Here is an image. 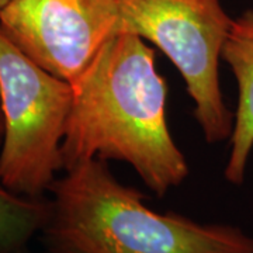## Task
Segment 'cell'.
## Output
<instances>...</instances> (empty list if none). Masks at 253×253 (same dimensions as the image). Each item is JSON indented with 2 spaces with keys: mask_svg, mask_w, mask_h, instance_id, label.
I'll list each match as a JSON object with an SVG mask.
<instances>
[{
  "mask_svg": "<svg viewBox=\"0 0 253 253\" xmlns=\"http://www.w3.org/2000/svg\"><path fill=\"white\" fill-rule=\"evenodd\" d=\"M121 31L159 48L174 65L210 144L232 135L234 113L219 84V61L234 18L221 0H117Z\"/></svg>",
  "mask_w": 253,
  "mask_h": 253,
  "instance_id": "4",
  "label": "cell"
},
{
  "mask_svg": "<svg viewBox=\"0 0 253 253\" xmlns=\"http://www.w3.org/2000/svg\"><path fill=\"white\" fill-rule=\"evenodd\" d=\"M222 59L231 68L238 86L231 151L224 174L231 184L241 186L253 151V10L234 18Z\"/></svg>",
  "mask_w": 253,
  "mask_h": 253,
  "instance_id": "6",
  "label": "cell"
},
{
  "mask_svg": "<svg viewBox=\"0 0 253 253\" xmlns=\"http://www.w3.org/2000/svg\"><path fill=\"white\" fill-rule=\"evenodd\" d=\"M0 104V180L20 196L44 199L63 170L72 86L28 58L1 27Z\"/></svg>",
  "mask_w": 253,
  "mask_h": 253,
  "instance_id": "3",
  "label": "cell"
},
{
  "mask_svg": "<svg viewBox=\"0 0 253 253\" xmlns=\"http://www.w3.org/2000/svg\"><path fill=\"white\" fill-rule=\"evenodd\" d=\"M0 27L28 58L71 83L121 33V16L117 0H10Z\"/></svg>",
  "mask_w": 253,
  "mask_h": 253,
  "instance_id": "5",
  "label": "cell"
},
{
  "mask_svg": "<svg viewBox=\"0 0 253 253\" xmlns=\"http://www.w3.org/2000/svg\"><path fill=\"white\" fill-rule=\"evenodd\" d=\"M49 194L40 232L49 253H253V238L238 226L148 207L99 158L65 170Z\"/></svg>",
  "mask_w": 253,
  "mask_h": 253,
  "instance_id": "2",
  "label": "cell"
},
{
  "mask_svg": "<svg viewBox=\"0 0 253 253\" xmlns=\"http://www.w3.org/2000/svg\"><path fill=\"white\" fill-rule=\"evenodd\" d=\"M10 0H0V10L3 9V7H4V6H6V4H7V3H9Z\"/></svg>",
  "mask_w": 253,
  "mask_h": 253,
  "instance_id": "10",
  "label": "cell"
},
{
  "mask_svg": "<svg viewBox=\"0 0 253 253\" xmlns=\"http://www.w3.org/2000/svg\"><path fill=\"white\" fill-rule=\"evenodd\" d=\"M49 214V197L31 199L9 190L0 180V253L27 248Z\"/></svg>",
  "mask_w": 253,
  "mask_h": 253,
  "instance_id": "7",
  "label": "cell"
},
{
  "mask_svg": "<svg viewBox=\"0 0 253 253\" xmlns=\"http://www.w3.org/2000/svg\"><path fill=\"white\" fill-rule=\"evenodd\" d=\"M3 131H4V126H3V113H1V104H0V145L3 141Z\"/></svg>",
  "mask_w": 253,
  "mask_h": 253,
  "instance_id": "8",
  "label": "cell"
},
{
  "mask_svg": "<svg viewBox=\"0 0 253 253\" xmlns=\"http://www.w3.org/2000/svg\"><path fill=\"white\" fill-rule=\"evenodd\" d=\"M71 86L63 170L93 158L120 161L159 197L186 180L189 165L166 120L168 84L145 40L118 33Z\"/></svg>",
  "mask_w": 253,
  "mask_h": 253,
  "instance_id": "1",
  "label": "cell"
},
{
  "mask_svg": "<svg viewBox=\"0 0 253 253\" xmlns=\"http://www.w3.org/2000/svg\"><path fill=\"white\" fill-rule=\"evenodd\" d=\"M9 253H33L30 249L27 248H23V249H20V251H14V252H9ZM45 253H49V252H45Z\"/></svg>",
  "mask_w": 253,
  "mask_h": 253,
  "instance_id": "9",
  "label": "cell"
}]
</instances>
